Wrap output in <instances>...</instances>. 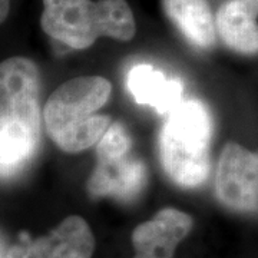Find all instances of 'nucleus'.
<instances>
[{"mask_svg": "<svg viewBox=\"0 0 258 258\" xmlns=\"http://www.w3.org/2000/svg\"><path fill=\"white\" fill-rule=\"evenodd\" d=\"M40 75L26 57L0 63V178L20 172L40 141Z\"/></svg>", "mask_w": 258, "mask_h": 258, "instance_id": "nucleus-1", "label": "nucleus"}, {"mask_svg": "<svg viewBox=\"0 0 258 258\" xmlns=\"http://www.w3.org/2000/svg\"><path fill=\"white\" fill-rule=\"evenodd\" d=\"M111 96V83L101 76H85L64 82L45 105L46 129L57 147L81 152L93 147L111 125L109 116L96 112Z\"/></svg>", "mask_w": 258, "mask_h": 258, "instance_id": "nucleus-2", "label": "nucleus"}, {"mask_svg": "<svg viewBox=\"0 0 258 258\" xmlns=\"http://www.w3.org/2000/svg\"><path fill=\"white\" fill-rule=\"evenodd\" d=\"M212 118L203 102L182 101L166 115L159 137L161 162L181 186H198L210 174Z\"/></svg>", "mask_w": 258, "mask_h": 258, "instance_id": "nucleus-3", "label": "nucleus"}, {"mask_svg": "<svg viewBox=\"0 0 258 258\" xmlns=\"http://www.w3.org/2000/svg\"><path fill=\"white\" fill-rule=\"evenodd\" d=\"M42 28L74 49H86L101 36L128 42L137 26L125 0H43Z\"/></svg>", "mask_w": 258, "mask_h": 258, "instance_id": "nucleus-4", "label": "nucleus"}, {"mask_svg": "<svg viewBox=\"0 0 258 258\" xmlns=\"http://www.w3.org/2000/svg\"><path fill=\"white\" fill-rule=\"evenodd\" d=\"M217 197L234 211L258 212V154L237 144L222 151L217 178Z\"/></svg>", "mask_w": 258, "mask_h": 258, "instance_id": "nucleus-5", "label": "nucleus"}, {"mask_svg": "<svg viewBox=\"0 0 258 258\" xmlns=\"http://www.w3.org/2000/svg\"><path fill=\"white\" fill-rule=\"evenodd\" d=\"M95 240L88 222L68 217L47 235L25 238L9 248L8 258H91Z\"/></svg>", "mask_w": 258, "mask_h": 258, "instance_id": "nucleus-6", "label": "nucleus"}, {"mask_svg": "<svg viewBox=\"0 0 258 258\" xmlns=\"http://www.w3.org/2000/svg\"><path fill=\"white\" fill-rule=\"evenodd\" d=\"M147 166L129 154L119 158H98L88 181L92 197H112L122 203L137 200L147 185Z\"/></svg>", "mask_w": 258, "mask_h": 258, "instance_id": "nucleus-7", "label": "nucleus"}, {"mask_svg": "<svg viewBox=\"0 0 258 258\" xmlns=\"http://www.w3.org/2000/svg\"><path fill=\"white\" fill-rule=\"evenodd\" d=\"M192 228L188 214L175 208L161 210L151 221L138 225L132 232V244L137 252L157 254L172 258L178 244Z\"/></svg>", "mask_w": 258, "mask_h": 258, "instance_id": "nucleus-8", "label": "nucleus"}, {"mask_svg": "<svg viewBox=\"0 0 258 258\" xmlns=\"http://www.w3.org/2000/svg\"><path fill=\"white\" fill-rule=\"evenodd\" d=\"M126 85L139 105L154 108L159 115H168L184 101V85L175 78L148 63H138L129 69Z\"/></svg>", "mask_w": 258, "mask_h": 258, "instance_id": "nucleus-9", "label": "nucleus"}, {"mask_svg": "<svg viewBox=\"0 0 258 258\" xmlns=\"http://www.w3.org/2000/svg\"><path fill=\"white\" fill-rule=\"evenodd\" d=\"M224 43L242 55L258 52V23L255 13L244 0H228L224 3L215 20Z\"/></svg>", "mask_w": 258, "mask_h": 258, "instance_id": "nucleus-10", "label": "nucleus"}, {"mask_svg": "<svg viewBox=\"0 0 258 258\" xmlns=\"http://www.w3.org/2000/svg\"><path fill=\"white\" fill-rule=\"evenodd\" d=\"M166 16L194 46L208 49L215 43V22L205 0H162Z\"/></svg>", "mask_w": 258, "mask_h": 258, "instance_id": "nucleus-11", "label": "nucleus"}, {"mask_svg": "<svg viewBox=\"0 0 258 258\" xmlns=\"http://www.w3.org/2000/svg\"><path fill=\"white\" fill-rule=\"evenodd\" d=\"M131 138L126 129L120 123H111L101 139L98 141L96 155L98 158H119L129 154Z\"/></svg>", "mask_w": 258, "mask_h": 258, "instance_id": "nucleus-12", "label": "nucleus"}, {"mask_svg": "<svg viewBox=\"0 0 258 258\" xmlns=\"http://www.w3.org/2000/svg\"><path fill=\"white\" fill-rule=\"evenodd\" d=\"M10 9V0H0V23L8 18Z\"/></svg>", "mask_w": 258, "mask_h": 258, "instance_id": "nucleus-13", "label": "nucleus"}, {"mask_svg": "<svg viewBox=\"0 0 258 258\" xmlns=\"http://www.w3.org/2000/svg\"><path fill=\"white\" fill-rule=\"evenodd\" d=\"M8 252H9V247L8 242L5 240V237L0 232V258H8Z\"/></svg>", "mask_w": 258, "mask_h": 258, "instance_id": "nucleus-14", "label": "nucleus"}, {"mask_svg": "<svg viewBox=\"0 0 258 258\" xmlns=\"http://www.w3.org/2000/svg\"><path fill=\"white\" fill-rule=\"evenodd\" d=\"M254 13H258V0H244Z\"/></svg>", "mask_w": 258, "mask_h": 258, "instance_id": "nucleus-15", "label": "nucleus"}, {"mask_svg": "<svg viewBox=\"0 0 258 258\" xmlns=\"http://www.w3.org/2000/svg\"><path fill=\"white\" fill-rule=\"evenodd\" d=\"M134 258H161L157 257V255H151V254H141V252H137V255Z\"/></svg>", "mask_w": 258, "mask_h": 258, "instance_id": "nucleus-16", "label": "nucleus"}]
</instances>
